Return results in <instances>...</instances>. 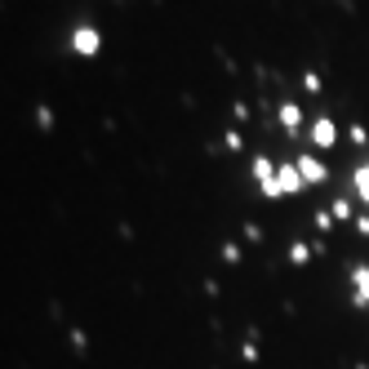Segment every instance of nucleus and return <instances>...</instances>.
<instances>
[{"label": "nucleus", "instance_id": "nucleus-14", "mask_svg": "<svg viewBox=\"0 0 369 369\" xmlns=\"http://www.w3.org/2000/svg\"><path fill=\"white\" fill-rule=\"evenodd\" d=\"M303 94H307V98L325 94V76H321V72H303Z\"/></svg>", "mask_w": 369, "mask_h": 369}, {"label": "nucleus", "instance_id": "nucleus-20", "mask_svg": "<svg viewBox=\"0 0 369 369\" xmlns=\"http://www.w3.org/2000/svg\"><path fill=\"white\" fill-rule=\"evenodd\" d=\"M67 343H72V351H80V356H85V351H89V338H85V329H72V334H67Z\"/></svg>", "mask_w": 369, "mask_h": 369}, {"label": "nucleus", "instance_id": "nucleus-5", "mask_svg": "<svg viewBox=\"0 0 369 369\" xmlns=\"http://www.w3.org/2000/svg\"><path fill=\"white\" fill-rule=\"evenodd\" d=\"M276 187H280V196H298V192L307 187L303 174H298V165H294V156H290V160H280V170H276Z\"/></svg>", "mask_w": 369, "mask_h": 369}, {"label": "nucleus", "instance_id": "nucleus-12", "mask_svg": "<svg viewBox=\"0 0 369 369\" xmlns=\"http://www.w3.org/2000/svg\"><path fill=\"white\" fill-rule=\"evenodd\" d=\"M312 227H316V231H321V236H329V231H334V227H338V223H334V214H329V205H321V209H312Z\"/></svg>", "mask_w": 369, "mask_h": 369}, {"label": "nucleus", "instance_id": "nucleus-2", "mask_svg": "<svg viewBox=\"0 0 369 369\" xmlns=\"http://www.w3.org/2000/svg\"><path fill=\"white\" fill-rule=\"evenodd\" d=\"M303 143L312 147V152H329V147H338L343 143V129L329 121V116H316V121L307 125V133H303Z\"/></svg>", "mask_w": 369, "mask_h": 369}, {"label": "nucleus", "instance_id": "nucleus-6", "mask_svg": "<svg viewBox=\"0 0 369 369\" xmlns=\"http://www.w3.org/2000/svg\"><path fill=\"white\" fill-rule=\"evenodd\" d=\"M276 170H280V165H276L272 156H267V152H254V160H249V174H254L258 192H263V187H272V182H276Z\"/></svg>", "mask_w": 369, "mask_h": 369}, {"label": "nucleus", "instance_id": "nucleus-15", "mask_svg": "<svg viewBox=\"0 0 369 369\" xmlns=\"http://www.w3.org/2000/svg\"><path fill=\"white\" fill-rule=\"evenodd\" d=\"M343 138H347L351 147H369V129L356 121V125H347V133H343Z\"/></svg>", "mask_w": 369, "mask_h": 369}, {"label": "nucleus", "instance_id": "nucleus-19", "mask_svg": "<svg viewBox=\"0 0 369 369\" xmlns=\"http://www.w3.org/2000/svg\"><path fill=\"white\" fill-rule=\"evenodd\" d=\"M263 236H267V231H263L258 223H245V227H241V241H249V245H263Z\"/></svg>", "mask_w": 369, "mask_h": 369}, {"label": "nucleus", "instance_id": "nucleus-21", "mask_svg": "<svg viewBox=\"0 0 369 369\" xmlns=\"http://www.w3.org/2000/svg\"><path fill=\"white\" fill-rule=\"evenodd\" d=\"M351 231H356L360 241H369V209H360V214H356V223H351Z\"/></svg>", "mask_w": 369, "mask_h": 369}, {"label": "nucleus", "instance_id": "nucleus-7", "mask_svg": "<svg viewBox=\"0 0 369 369\" xmlns=\"http://www.w3.org/2000/svg\"><path fill=\"white\" fill-rule=\"evenodd\" d=\"M329 214H334V223H338V227H343V223L351 227V223H356V214H360V205H356V196L347 192V196H334V200H329Z\"/></svg>", "mask_w": 369, "mask_h": 369}, {"label": "nucleus", "instance_id": "nucleus-23", "mask_svg": "<svg viewBox=\"0 0 369 369\" xmlns=\"http://www.w3.org/2000/svg\"><path fill=\"white\" fill-rule=\"evenodd\" d=\"M338 5H343V9H351V0H338Z\"/></svg>", "mask_w": 369, "mask_h": 369}, {"label": "nucleus", "instance_id": "nucleus-17", "mask_svg": "<svg viewBox=\"0 0 369 369\" xmlns=\"http://www.w3.org/2000/svg\"><path fill=\"white\" fill-rule=\"evenodd\" d=\"M218 254H223V263L236 267V263L245 258V249H241V241H223V249H218Z\"/></svg>", "mask_w": 369, "mask_h": 369}, {"label": "nucleus", "instance_id": "nucleus-4", "mask_svg": "<svg viewBox=\"0 0 369 369\" xmlns=\"http://www.w3.org/2000/svg\"><path fill=\"white\" fill-rule=\"evenodd\" d=\"M294 165H298V174H303L307 187H325V182L334 178V174H329V165H325L321 156H316V152H298V156H294Z\"/></svg>", "mask_w": 369, "mask_h": 369}, {"label": "nucleus", "instance_id": "nucleus-24", "mask_svg": "<svg viewBox=\"0 0 369 369\" xmlns=\"http://www.w3.org/2000/svg\"><path fill=\"white\" fill-rule=\"evenodd\" d=\"M111 5H125V0H111Z\"/></svg>", "mask_w": 369, "mask_h": 369}, {"label": "nucleus", "instance_id": "nucleus-3", "mask_svg": "<svg viewBox=\"0 0 369 369\" xmlns=\"http://www.w3.org/2000/svg\"><path fill=\"white\" fill-rule=\"evenodd\" d=\"M276 129L285 133V138H303L307 125H303V103L298 98H285V103L276 107Z\"/></svg>", "mask_w": 369, "mask_h": 369}, {"label": "nucleus", "instance_id": "nucleus-1", "mask_svg": "<svg viewBox=\"0 0 369 369\" xmlns=\"http://www.w3.org/2000/svg\"><path fill=\"white\" fill-rule=\"evenodd\" d=\"M67 49H72L76 58H98L103 54V31L94 23H80V27H72V36H67Z\"/></svg>", "mask_w": 369, "mask_h": 369}, {"label": "nucleus", "instance_id": "nucleus-18", "mask_svg": "<svg viewBox=\"0 0 369 369\" xmlns=\"http://www.w3.org/2000/svg\"><path fill=\"white\" fill-rule=\"evenodd\" d=\"M249 116H254V107H249L245 98H236V103H231V121H236V125H249Z\"/></svg>", "mask_w": 369, "mask_h": 369}, {"label": "nucleus", "instance_id": "nucleus-13", "mask_svg": "<svg viewBox=\"0 0 369 369\" xmlns=\"http://www.w3.org/2000/svg\"><path fill=\"white\" fill-rule=\"evenodd\" d=\"M31 121H36V129H40V133H49V129H54V107L36 103V111H31Z\"/></svg>", "mask_w": 369, "mask_h": 369}, {"label": "nucleus", "instance_id": "nucleus-10", "mask_svg": "<svg viewBox=\"0 0 369 369\" xmlns=\"http://www.w3.org/2000/svg\"><path fill=\"white\" fill-rule=\"evenodd\" d=\"M312 258H316V245H312V241H294V245H290V263H294V267H303V263H312Z\"/></svg>", "mask_w": 369, "mask_h": 369}, {"label": "nucleus", "instance_id": "nucleus-11", "mask_svg": "<svg viewBox=\"0 0 369 369\" xmlns=\"http://www.w3.org/2000/svg\"><path fill=\"white\" fill-rule=\"evenodd\" d=\"M218 147H223V152H245V129L241 125L223 129V143H218Z\"/></svg>", "mask_w": 369, "mask_h": 369}, {"label": "nucleus", "instance_id": "nucleus-16", "mask_svg": "<svg viewBox=\"0 0 369 369\" xmlns=\"http://www.w3.org/2000/svg\"><path fill=\"white\" fill-rule=\"evenodd\" d=\"M258 356H263V351H258V334H249V338L241 343V360H245V365H254Z\"/></svg>", "mask_w": 369, "mask_h": 369}, {"label": "nucleus", "instance_id": "nucleus-9", "mask_svg": "<svg viewBox=\"0 0 369 369\" xmlns=\"http://www.w3.org/2000/svg\"><path fill=\"white\" fill-rule=\"evenodd\" d=\"M351 196H356V205L369 209V160H360L356 170H351Z\"/></svg>", "mask_w": 369, "mask_h": 369}, {"label": "nucleus", "instance_id": "nucleus-8", "mask_svg": "<svg viewBox=\"0 0 369 369\" xmlns=\"http://www.w3.org/2000/svg\"><path fill=\"white\" fill-rule=\"evenodd\" d=\"M351 303H356V307H369V263L351 267Z\"/></svg>", "mask_w": 369, "mask_h": 369}, {"label": "nucleus", "instance_id": "nucleus-22", "mask_svg": "<svg viewBox=\"0 0 369 369\" xmlns=\"http://www.w3.org/2000/svg\"><path fill=\"white\" fill-rule=\"evenodd\" d=\"M218 62H223V72H227V76H236V72H241V62H236V58H231V54H227V49H218Z\"/></svg>", "mask_w": 369, "mask_h": 369}]
</instances>
